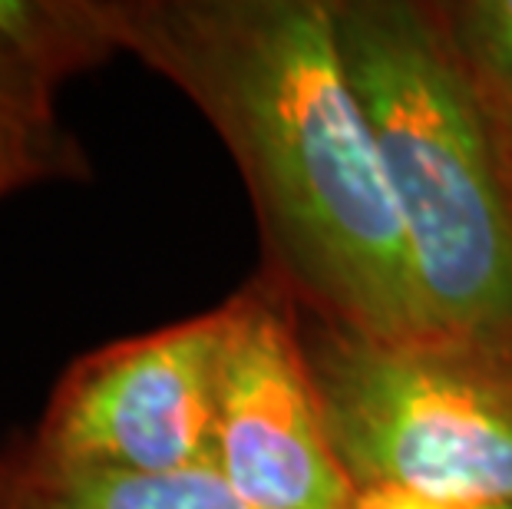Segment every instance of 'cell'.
<instances>
[{
	"label": "cell",
	"mask_w": 512,
	"mask_h": 509,
	"mask_svg": "<svg viewBox=\"0 0 512 509\" xmlns=\"http://www.w3.org/2000/svg\"><path fill=\"white\" fill-rule=\"evenodd\" d=\"M119 43L189 96L232 153L261 275L374 341L437 338L331 0H100Z\"/></svg>",
	"instance_id": "obj_1"
},
{
	"label": "cell",
	"mask_w": 512,
	"mask_h": 509,
	"mask_svg": "<svg viewBox=\"0 0 512 509\" xmlns=\"http://www.w3.org/2000/svg\"><path fill=\"white\" fill-rule=\"evenodd\" d=\"M331 24L433 331L512 338V179L430 0H331Z\"/></svg>",
	"instance_id": "obj_2"
},
{
	"label": "cell",
	"mask_w": 512,
	"mask_h": 509,
	"mask_svg": "<svg viewBox=\"0 0 512 509\" xmlns=\"http://www.w3.org/2000/svg\"><path fill=\"white\" fill-rule=\"evenodd\" d=\"M298 324L357 496L512 500V338L374 341L301 308Z\"/></svg>",
	"instance_id": "obj_3"
},
{
	"label": "cell",
	"mask_w": 512,
	"mask_h": 509,
	"mask_svg": "<svg viewBox=\"0 0 512 509\" xmlns=\"http://www.w3.org/2000/svg\"><path fill=\"white\" fill-rule=\"evenodd\" d=\"M222 301L166 328L76 357L37 427L20 437L30 470L176 473L215 467Z\"/></svg>",
	"instance_id": "obj_4"
},
{
	"label": "cell",
	"mask_w": 512,
	"mask_h": 509,
	"mask_svg": "<svg viewBox=\"0 0 512 509\" xmlns=\"http://www.w3.org/2000/svg\"><path fill=\"white\" fill-rule=\"evenodd\" d=\"M215 470L255 509H357L301 344L298 305L255 272L222 301Z\"/></svg>",
	"instance_id": "obj_5"
},
{
	"label": "cell",
	"mask_w": 512,
	"mask_h": 509,
	"mask_svg": "<svg viewBox=\"0 0 512 509\" xmlns=\"http://www.w3.org/2000/svg\"><path fill=\"white\" fill-rule=\"evenodd\" d=\"M86 176L90 162L63 126L57 93L0 37V202L47 182Z\"/></svg>",
	"instance_id": "obj_6"
},
{
	"label": "cell",
	"mask_w": 512,
	"mask_h": 509,
	"mask_svg": "<svg viewBox=\"0 0 512 509\" xmlns=\"http://www.w3.org/2000/svg\"><path fill=\"white\" fill-rule=\"evenodd\" d=\"M24 453V450H20ZM20 509H255L215 467L176 473L30 470L24 463Z\"/></svg>",
	"instance_id": "obj_7"
},
{
	"label": "cell",
	"mask_w": 512,
	"mask_h": 509,
	"mask_svg": "<svg viewBox=\"0 0 512 509\" xmlns=\"http://www.w3.org/2000/svg\"><path fill=\"white\" fill-rule=\"evenodd\" d=\"M430 10L512 179V0H430Z\"/></svg>",
	"instance_id": "obj_8"
},
{
	"label": "cell",
	"mask_w": 512,
	"mask_h": 509,
	"mask_svg": "<svg viewBox=\"0 0 512 509\" xmlns=\"http://www.w3.org/2000/svg\"><path fill=\"white\" fill-rule=\"evenodd\" d=\"M20 483H24V453L20 440L0 447V509H20Z\"/></svg>",
	"instance_id": "obj_9"
},
{
	"label": "cell",
	"mask_w": 512,
	"mask_h": 509,
	"mask_svg": "<svg viewBox=\"0 0 512 509\" xmlns=\"http://www.w3.org/2000/svg\"><path fill=\"white\" fill-rule=\"evenodd\" d=\"M357 509H512V500L503 503H483V506H433L410 500V496H394V493H370L357 500Z\"/></svg>",
	"instance_id": "obj_10"
}]
</instances>
